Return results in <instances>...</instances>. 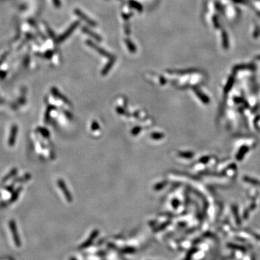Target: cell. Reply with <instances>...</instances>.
Segmentation results:
<instances>
[{"label": "cell", "instance_id": "6da1fadb", "mask_svg": "<svg viewBox=\"0 0 260 260\" xmlns=\"http://www.w3.org/2000/svg\"><path fill=\"white\" fill-rule=\"evenodd\" d=\"M10 230H11V233L12 234V236H13V240H14L15 244L17 246L20 247L21 245L20 240V238H19L18 232H17L15 223L13 220H11L10 222Z\"/></svg>", "mask_w": 260, "mask_h": 260}, {"label": "cell", "instance_id": "7a4b0ae2", "mask_svg": "<svg viewBox=\"0 0 260 260\" xmlns=\"http://www.w3.org/2000/svg\"><path fill=\"white\" fill-rule=\"evenodd\" d=\"M87 44H88L90 46L92 47V48L95 49V50L96 51H98V53H99L100 55L104 56V57H108L109 59H112V58H113L112 57V56H111V53H109V52H107L106 51H105L104 49H103L102 48H100V47L98 46L97 45L95 44H94V43H93L92 41H91V40H88V41H87Z\"/></svg>", "mask_w": 260, "mask_h": 260}, {"label": "cell", "instance_id": "3957f363", "mask_svg": "<svg viewBox=\"0 0 260 260\" xmlns=\"http://www.w3.org/2000/svg\"><path fill=\"white\" fill-rule=\"evenodd\" d=\"M75 13L76 14L79 18H81L82 20L85 21V23H87L88 25H91V26H96V23L95 22V21L92 20L91 19H90L87 15H85L83 12V11H81L80 10L75 9Z\"/></svg>", "mask_w": 260, "mask_h": 260}, {"label": "cell", "instance_id": "277c9868", "mask_svg": "<svg viewBox=\"0 0 260 260\" xmlns=\"http://www.w3.org/2000/svg\"><path fill=\"white\" fill-rule=\"evenodd\" d=\"M82 30H83V31L84 32V33L87 34V35H89L90 36H91V37H93L95 40H98V41H101V40H102L101 37H100V36H98L97 33H94V32H93L92 31H91V30H89L88 28H85V27H83Z\"/></svg>", "mask_w": 260, "mask_h": 260}, {"label": "cell", "instance_id": "5b68a950", "mask_svg": "<svg viewBox=\"0 0 260 260\" xmlns=\"http://www.w3.org/2000/svg\"><path fill=\"white\" fill-rule=\"evenodd\" d=\"M78 25H79V23L78 22H75V23H73V24L71 25V27L70 28H69L67 31H66V32H65V33L64 34H63V36H62V40H63V39H65L66 38H67L70 35L71 33H72L73 32V31H74V30L78 26Z\"/></svg>", "mask_w": 260, "mask_h": 260}, {"label": "cell", "instance_id": "8992f818", "mask_svg": "<svg viewBox=\"0 0 260 260\" xmlns=\"http://www.w3.org/2000/svg\"><path fill=\"white\" fill-rule=\"evenodd\" d=\"M125 43L127 46V48L132 53H134L136 51V47L134 45V44L131 41L130 39H125Z\"/></svg>", "mask_w": 260, "mask_h": 260}, {"label": "cell", "instance_id": "52a82bcc", "mask_svg": "<svg viewBox=\"0 0 260 260\" xmlns=\"http://www.w3.org/2000/svg\"><path fill=\"white\" fill-rule=\"evenodd\" d=\"M114 61H115L114 58H112V59L110 60V62H109V63L106 64V66L104 68V70H103V74H106V73L109 72V70H110V69L112 67L113 64V63H114Z\"/></svg>", "mask_w": 260, "mask_h": 260}, {"label": "cell", "instance_id": "ba28073f", "mask_svg": "<svg viewBox=\"0 0 260 260\" xmlns=\"http://www.w3.org/2000/svg\"><path fill=\"white\" fill-rule=\"evenodd\" d=\"M130 5L131 7L134 8V9H136L137 10H139V11H141L142 9H143V8H142V6L139 5L138 2H137L131 1L130 2Z\"/></svg>", "mask_w": 260, "mask_h": 260}, {"label": "cell", "instance_id": "9c48e42d", "mask_svg": "<svg viewBox=\"0 0 260 260\" xmlns=\"http://www.w3.org/2000/svg\"><path fill=\"white\" fill-rule=\"evenodd\" d=\"M53 1H54L55 5L57 6V7H59V6H60V2H59V0H53Z\"/></svg>", "mask_w": 260, "mask_h": 260}]
</instances>
